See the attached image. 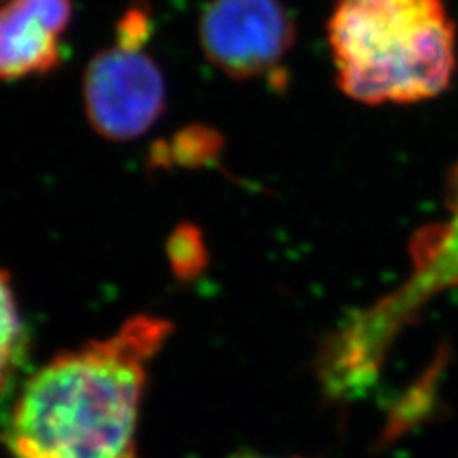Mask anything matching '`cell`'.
I'll use <instances>...</instances> for the list:
<instances>
[{"label": "cell", "mask_w": 458, "mask_h": 458, "mask_svg": "<svg viewBox=\"0 0 458 458\" xmlns=\"http://www.w3.org/2000/svg\"><path fill=\"white\" fill-rule=\"evenodd\" d=\"M27 348L25 325L8 271L0 269V394L16 375Z\"/></svg>", "instance_id": "obj_7"}, {"label": "cell", "mask_w": 458, "mask_h": 458, "mask_svg": "<svg viewBox=\"0 0 458 458\" xmlns=\"http://www.w3.org/2000/svg\"><path fill=\"white\" fill-rule=\"evenodd\" d=\"M71 0H10L0 8V81L45 75L62 62Z\"/></svg>", "instance_id": "obj_6"}, {"label": "cell", "mask_w": 458, "mask_h": 458, "mask_svg": "<svg viewBox=\"0 0 458 458\" xmlns=\"http://www.w3.org/2000/svg\"><path fill=\"white\" fill-rule=\"evenodd\" d=\"M166 256L172 274L180 281H193L208 264L203 233L193 224H180L166 241Z\"/></svg>", "instance_id": "obj_9"}, {"label": "cell", "mask_w": 458, "mask_h": 458, "mask_svg": "<svg viewBox=\"0 0 458 458\" xmlns=\"http://www.w3.org/2000/svg\"><path fill=\"white\" fill-rule=\"evenodd\" d=\"M172 323L136 315L114 335L62 352L25 382L3 439L13 458H138L148 365Z\"/></svg>", "instance_id": "obj_1"}, {"label": "cell", "mask_w": 458, "mask_h": 458, "mask_svg": "<svg viewBox=\"0 0 458 458\" xmlns=\"http://www.w3.org/2000/svg\"><path fill=\"white\" fill-rule=\"evenodd\" d=\"M449 216L412 241V274L380 304L353 315L321 360L325 386L336 395L361 392L377 378L392 342L429 298L458 286V168L449 188Z\"/></svg>", "instance_id": "obj_3"}, {"label": "cell", "mask_w": 458, "mask_h": 458, "mask_svg": "<svg viewBox=\"0 0 458 458\" xmlns=\"http://www.w3.org/2000/svg\"><path fill=\"white\" fill-rule=\"evenodd\" d=\"M294 23L279 0H210L199 38L207 60L237 81H284L283 62L294 45Z\"/></svg>", "instance_id": "obj_4"}, {"label": "cell", "mask_w": 458, "mask_h": 458, "mask_svg": "<svg viewBox=\"0 0 458 458\" xmlns=\"http://www.w3.org/2000/svg\"><path fill=\"white\" fill-rule=\"evenodd\" d=\"M241 458H260V456H241Z\"/></svg>", "instance_id": "obj_11"}, {"label": "cell", "mask_w": 458, "mask_h": 458, "mask_svg": "<svg viewBox=\"0 0 458 458\" xmlns=\"http://www.w3.org/2000/svg\"><path fill=\"white\" fill-rule=\"evenodd\" d=\"M220 151V136L207 126L193 124L182 128L170 141H157L153 146V165L172 166L180 165L185 168L203 166Z\"/></svg>", "instance_id": "obj_8"}, {"label": "cell", "mask_w": 458, "mask_h": 458, "mask_svg": "<svg viewBox=\"0 0 458 458\" xmlns=\"http://www.w3.org/2000/svg\"><path fill=\"white\" fill-rule=\"evenodd\" d=\"M328 45L340 90L367 106L434 98L456 65L443 0H336Z\"/></svg>", "instance_id": "obj_2"}, {"label": "cell", "mask_w": 458, "mask_h": 458, "mask_svg": "<svg viewBox=\"0 0 458 458\" xmlns=\"http://www.w3.org/2000/svg\"><path fill=\"white\" fill-rule=\"evenodd\" d=\"M84 109L94 131L113 141L146 134L166 107V86L159 65L138 48L113 45L86 67Z\"/></svg>", "instance_id": "obj_5"}, {"label": "cell", "mask_w": 458, "mask_h": 458, "mask_svg": "<svg viewBox=\"0 0 458 458\" xmlns=\"http://www.w3.org/2000/svg\"><path fill=\"white\" fill-rule=\"evenodd\" d=\"M153 35V16L148 3H134L128 6L126 12L114 27V45L124 48L143 50Z\"/></svg>", "instance_id": "obj_10"}]
</instances>
